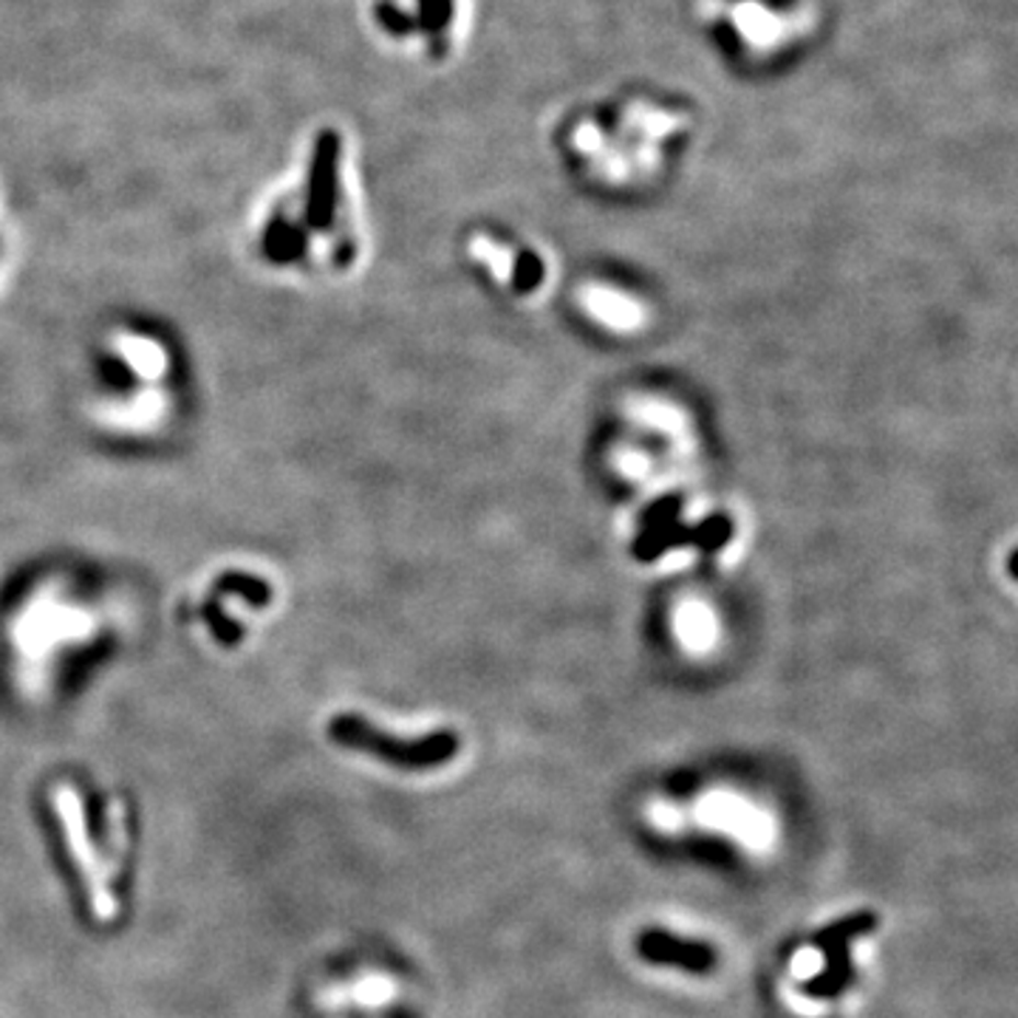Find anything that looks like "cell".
<instances>
[{
    "label": "cell",
    "instance_id": "9",
    "mask_svg": "<svg viewBox=\"0 0 1018 1018\" xmlns=\"http://www.w3.org/2000/svg\"><path fill=\"white\" fill-rule=\"evenodd\" d=\"M306 247H308V235L303 224L292 222V218L283 213H278L275 218H269L267 229H263V241H261V249L269 261L278 263V267L297 263L303 255H306Z\"/></svg>",
    "mask_w": 1018,
    "mask_h": 1018
},
{
    "label": "cell",
    "instance_id": "2",
    "mask_svg": "<svg viewBox=\"0 0 1018 1018\" xmlns=\"http://www.w3.org/2000/svg\"><path fill=\"white\" fill-rule=\"evenodd\" d=\"M682 12L724 75L753 86L792 75L826 32L824 0H685Z\"/></svg>",
    "mask_w": 1018,
    "mask_h": 1018
},
{
    "label": "cell",
    "instance_id": "4",
    "mask_svg": "<svg viewBox=\"0 0 1018 1018\" xmlns=\"http://www.w3.org/2000/svg\"><path fill=\"white\" fill-rule=\"evenodd\" d=\"M329 736L349 750L369 753L380 761L399 767V770L422 772L444 767L459 756L462 738L453 731H436L419 738H399L382 733L380 727L360 716H335L329 724Z\"/></svg>",
    "mask_w": 1018,
    "mask_h": 1018
},
{
    "label": "cell",
    "instance_id": "3",
    "mask_svg": "<svg viewBox=\"0 0 1018 1018\" xmlns=\"http://www.w3.org/2000/svg\"><path fill=\"white\" fill-rule=\"evenodd\" d=\"M376 32L422 66L448 68L459 60L473 23V0H371Z\"/></svg>",
    "mask_w": 1018,
    "mask_h": 1018
},
{
    "label": "cell",
    "instance_id": "12",
    "mask_svg": "<svg viewBox=\"0 0 1018 1018\" xmlns=\"http://www.w3.org/2000/svg\"><path fill=\"white\" fill-rule=\"evenodd\" d=\"M100 376L114 394H131V391L136 388V374L127 369L125 362L116 360V357H102Z\"/></svg>",
    "mask_w": 1018,
    "mask_h": 1018
},
{
    "label": "cell",
    "instance_id": "7",
    "mask_svg": "<svg viewBox=\"0 0 1018 1018\" xmlns=\"http://www.w3.org/2000/svg\"><path fill=\"white\" fill-rule=\"evenodd\" d=\"M636 957L648 965L679 968L690 976H708L719 965V953L711 942L679 937L659 925H648L636 934Z\"/></svg>",
    "mask_w": 1018,
    "mask_h": 1018
},
{
    "label": "cell",
    "instance_id": "8",
    "mask_svg": "<svg viewBox=\"0 0 1018 1018\" xmlns=\"http://www.w3.org/2000/svg\"><path fill=\"white\" fill-rule=\"evenodd\" d=\"M57 812H60V821L66 826V844L71 849V855L77 858V866H80L82 878H86L88 894H91V903H94V914L100 919H111L116 914V897H111V891L105 885V874H102L100 863H97L94 846L88 844L86 838V821H82V810L80 801L71 790H63L60 798H57Z\"/></svg>",
    "mask_w": 1018,
    "mask_h": 1018
},
{
    "label": "cell",
    "instance_id": "11",
    "mask_svg": "<svg viewBox=\"0 0 1018 1018\" xmlns=\"http://www.w3.org/2000/svg\"><path fill=\"white\" fill-rule=\"evenodd\" d=\"M204 620H207L210 631H213V636L222 645L241 643V625L235 623L233 617H227V611H222V606L215 603V600H210V603L204 606Z\"/></svg>",
    "mask_w": 1018,
    "mask_h": 1018
},
{
    "label": "cell",
    "instance_id": "1",
    "mask_svg": "<svg viewBox=\"0 0 1018 1018\" xmlns=\"http://www.w3.org/2000/svg\"><path fill=\"white\" fill-rule=\"evenodd\" d=\"M699 125L702 108L682 88L629 80L563 108L552 145L577 176L625 188L657 179L682 159Z\"/></svg>",
    "mask_w": 1018,
    "mask_h": 1018
},
{
    "label": "cell",
    "instance_id": "5",
    "mask_svg": "<svg viewBox=\"0 0 1018 1018\" xmlns=\"http://www.w3.org/2000/svg\"><path fill=\"white\" fill-rule=\"evenodd\" d=\"M342 154L346 142L337 127H323L312 142L306 170V199H303V222L312 233H331L342 204Z\"/></svg>",
    "mask_w": 1018,
    "mask_h": 1018
},
{
    "label": "cell",
    "instance_id": "13",
    "mask_svg": "<svg viewBox=\"0 0 1018 1018\" xmlns=\"http://www.w3.org/2000/svg\"><path fill=\"white\" fill-rule=\"evenodd\" d=\"M1007 572H1010V575H1013V572H1018V550L1013 552L1010 557H1007Z\"/></svg>",
    "mask_w": 1018,
    "mask_h": 1018
},
{
    "label": "cell",
    "instance_id": "10",
    "mask_svg": "<svg viewBox=\"0 0 1018 1018\" xmlns=\"http://www.w3.org/2000/svg\"><path fill=\"white\" fill-rule=\"evenodd\" d=\"M215 591H218V595L241 597V600H247L255 609H263V606L272 603V589H269L267 580L247 575V572H227V575H222L215 580Z\"/></svg>",
    "mask_w": 1018,
    "mask_h": 1018
},
{
    "label": "cell",
    "instance_id": "14",
    "mask_svg": "<svg viewBox=\"0 0 1018 1018\" xmlns=\"http://www.w3.org/2000/svg\"><path fill=\"white\" fill-rule=\"evenodd\" d=\"M1013 577H1016V580H1018V572H1013Z\"/></svg>",
    "mask_w": 1018,
    "mask_h": 1018
},
{
    "label": "cell",
    "instance_id": "6",
    "mask_svg": "<svg viewBox=\"0 0 1018 1018\" xmlns=\"http://www.w3.org/2000/svg\"><path fill=\"white\" fill-rule=\"evenodd\" d=\"M878 925V917L871 912H855L844 919H835L826 928L812 937V945L821 948L824 953V971L817 976L806 979L801 985V993L806 998H817V1002H829V998L844 996L855 982V965L849 957V942L860 939Z\"/></svg>",
    "mask_w": 1018,
    "mask_h": 1018
}]
</instances>
